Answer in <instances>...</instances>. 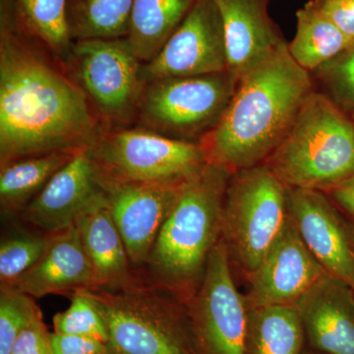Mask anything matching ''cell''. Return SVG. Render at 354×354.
<instances>
[{
    "mask_svg": "<svg viewBox=\"0 0 354 354\" xmlns=\"http://www.w3.org/2000/svg\"><path fill=\"white\" fill-rule=\"evenodd\" d=\"M12 6L2 0L0 160L77 153L99 140L86 95L20 39Z\"/></svg>",
    "mask_w": 354,
    "mask_h": 354,
    "instance_id": "cell-1",
    "label": "cell"
},
{
    "mask_svg": "<svg viewBox=\"0 0 354 354\" xmlns=\"http://www.w3.org/2000/svg\"><path fill=\"white\" fill-rule=\"evenodd\" d=\"M311 88L309 71L293 59L286 43L248 70L202 142L209 164L232 174L264 164L286 136Z\"/></svg>",
    "mask_w": 354,
    "mask_h": 354,
    "instance_id": "cell-2",
    "label": "cell"
},
{
    "mask_svg": "<svg viewBox=\"0 0 354 354\" xmlns=\"http://www.w3.org/2000/svg\"><path fill=\"white\" fill-rule=\"evenodd\" d=\"M232 174L213 164L183 184L141 274L184 304L201 286L221 239L225 191Z\"/></svg>",
    "mask_w": 354,
    "mask_h": 354,
    "instance_id": "cell-3",
    "label": "cell"
},
{
    "mask_svg": "<svg viewBox=\"0 0 354 354\" xmlns=\"http://www.w3.org/2000/svg\"><path fill=\"white\" fill-rule=\"evenodd\" d=\"M288 189L329 190L354 176V124L328 95L311 92L264 162Z\"/></svg>",
    "mask_w": 354,
    "mask_h": 354,
    "instance_id": "cell-4",
    "label": "cell"
},
{
    "mask_svg": "<svg viewBox=\"0 0 354 354\" xmlns=\"http://www.w3.org/2000/svg\"><path fill=\"white\" fill-rule=\"evenodd\" d=\"M82 291L106 324L109 354H195L186 304L143 274L125 288Z\"/></svg>",
    "mask_w": 354,
    "mask_h": 354,
    "instance_id": "cell-5",
    "label": "cell"
},
{
    "mask_svg": "<svg viewBox=\"0 0 354 354\" xmlns=\"http://www.w3.org/2000/svg\"><path fill=\"white\" fill-rule=\"evenodd\" d=\"M290 220L288 189L265 164L230 176L221 241L234 278L252 276Z\"/></svg>",
    "mask_w": 354,
    "mask_h": 354,
    "instance_id": "cell-6",
    "label": "cell"
},
{
    "mask_svg": "<svg viewBox=\"0 0 354 354\" xmlns=\"http://www.w3.org/2000/svg\"><path fill=\"white\" fill-rule=\"evenodd\" d=\"M90 153L100 178L167 187L183 186L209 164L202 143L140 130L106 135Z\"/></svg>",
    "mask_w": 354,
    "mask_h": 354,
    "instance_id": "cell-7",
    "label": "cell"
},
{
    "mask_svg": "<svg viewBox=\"0 0 354 354\" xmlns=\"http://www.w3.org/2000/svg\"><path fill=\"white\" fill-rule=\"evenodd\" d=\"M234 279L221 239L201 286L186 304L195 354H244L248 308Z\"/></svg>",
    "mask_w": 354,
    "mask_h": 354,
    "instance_id": "cell-8",
    "label": "cell"
},
{
    "mask_svg": "<svg viewBox=\"0 0 354 354\" xmlns=\"http://www.w3.org/2000/svg\"><path fill=\"white\" fill-rule=\"evenodd\" d=\"M237 80L230 72L152 81L142 101V115L160 129L188 134L218 123Z\"/></svg>",
    "mask_w": 354,
    "mask_h": 354,
    "instance_id": "cell-9",
    "label": "cell"
},
{
    "mask_svg": "<svg viewBox=\"0 0 354 354\" xmlns=\"http://www.w3.org/2000/svg\"><path fill=\"white\" fill-rule=\"evenodd\" d=\"M228 71L225 32L214 0H195L160 53L142 70V78L209 75Z\"/></svg>",
    "mask_w": 354,
    "mask_h": 354,
    "instance_id": "cell-10",
    "label": "cell"
},
{
    "mask_svg": "<svg viewBox=\"0 0 354 354\" xmlns=\"http://www.w3.org/2000/svg\"><path fill=\"white\" fill-rule=\"evenodd\" d=\"M74 57L86 93L104 115L127 118L138 99V58L127 38L80 39Z\"/></svg>",
    "mask_w": 354,
    "mask_h": 354,
    "instance_id": "cell-11",
    "label": "cell"
},
{
    "mask_svg": "<svg viewBox=\"0 0 354 354\" xmlns=\"http://www.w3.org/2000/svg\"><path fill=\"white\" fill-rule=\"evenodd\" d=\"M288 213L324 270L354 290V223L325 192L288 189Z\"/></svg>",
    "mask_w": 354,
    "mask_h": 354,
    "instance_id": "cell-12",
    "label": "cell"
},
{
    "mask_svg": "<svg viewBox=\"0 0 354 354\" xmlns=\"http://www.w3.org/2000/svg\"><path fill=\"white\" fill-rule=\"evenodd\" d=\"M327 274L290 218L283 234L246 281L247 308L297 306Z\"/></svg>",
    "mask_w": 354,
    "mask_h": 354,
    "instance_id": "cell-13",
    "label": "cell"
},
{
    "mask_svg": "<svg viewBox=\"0 0 354 354\" xmlns=\"http://www.w3.org/2000/svg\"><path fill=\"white\" fill-rule=\"evenodd\" d=\"M99 178L130 262L141 272L153 244L174 206L179 187L115 183Z\"/></svg>",
    "mask_w": 354,
    "mask_h": 354,
    "instance_id": "cell-14",
    "label": "cell"
},
{
    "mask_svg": "<svg viewBox=\"0 0 354 354\" xmlns=\"http://www.w3.org/2000/svg\"><path fill=\"white\" fill-rule=\"evenodd\" d=\"M99 189L90 149L79 151L21 212L23 220L44 234L59 232L74 225L81 209Z\"/></svg>",
    "mask_w": 354,
    "mask_h": 354,
    "instance_id": "cell-15",
    "label": "cell"
},
{
    "mask_svg": "<svg viewBox=\"0 0 354 354\" xmlns=\"http://www.w3.org/2000/svg\"><path fill=\"white\" fill-rule=\"evenodd\" d=\"M48 234V246L38 262L15 281L1 285L35 299L97 288L94 270L76 225Z\"/></svg>",
    "mask_w": 354,
    "mask_h": 354,
    "instance_id": "cell-16",
    "label": "cell"
},
{
    "mask_svg": "<svg viewBox=\"0 0 354 354\" xmlns=\"http://www.w3.org/2000/svg\"><path fill=\"white\" fill-rule=\"evenodd\" d=\"M305 341L314 351L354 354V290L327 274L297 306Z\"/></svg>",
    "mask_w": 354,
    "mask_h": 354,
    "instance_id": "cell-17",
    "label": "cell"
},
{
    "mask_svg": "<svg viewBox=\"0 0 354 354\" xmlns=\"http://www.w3.org/2000/svg\"><path fill=\"white\" fill-rule=\"evenodd\" d=\"M220 11L228 72L239 80L286 44L269 15L272 0H214Z\"/></svg>",
    "mask_w": 354,
    "mask_h": 354,
    "instance_id": "cell-18",
    "label": "cell"
},
{
    "mask_svg": "<svg viewBox=\"0 0 354 354\" xmlns=\"http://www.w3.org/2000/svg\"><path fill=\"white\" fill-rule=\"evenodd\" d=\"M74 225L94 270L97 288L118 290L138 281L141 272L130 262L101 187L81 209Z\"/></svg>",
    "mask_w": 354,
    "mask_h": 354,
    "instance_id": "cell-19",
    "label": "cell"
},
{
    "mask_svg": "<svg viewBox=\"0 0 354 354\" xmlns=\"http://www.w3.org/2000/svg\"><path fill=\"white\" fill-rule=\"evenodd\" d=\"M305 342L297 307L248 309L244 354H304Z\"/></svg>",
    "mask_w": 354,
    "mask_h": 354,
    "instance_id": "cell-20",
    "label": "cell"
},
{
    "mask_svg": "<svg viewBox=\"0 0 354 354\" xmlns=\"http://www.w3.org/2000/svg\"><path fill=\"white\" fill-rule=\"evenodd\" d=\"M195 0H134L127 41L140 62L160 53Z\"/></svg>",
    "mask_w": 354,
    "mask_h": 354,
    "instance_id": "cell-21",
    "label": "cell"
},
{
    "mask_svg": "<svg viewBox=\"0 0 354 354\" xmlns=\"http://www.w3.org/2000/svg\"><path fill=\"white\" fill-rule=\"evenodd\" d=\"M297 34L288 48L307 71H315L354 44L319 10L314 0L297 11Z\"/></svg>",
    "mask_w": 354,
    "mask_h": 354,
    "instance_id": "cell-22",
    "label": "cell"
},
{
    "mask_svg": "<svg viewBox=\"0 0 354 354\" xmlns=\"http://www.w3.org/2000/svg\"><path fill=\"white\" fill-rule=\"evenodd\" d=\"M76 153L53 152L15 160L1 167L0 201L2 211L22 212Z\"/></svg>",
    "mask_w": 354,
    "mask_h": 354,
    "instance_id": "cell-23",
    "label": "cell"
},
{
    "mask_svg": "<svg viewBox=\"0 0 354 354\" xmlns=\"http://www.w3.org/2000/svg\"><path fill=\"white\" fill-rule=\"evenodd\" d=\"M134 0H68L71 38H127Z\"/></svg>",
    "mask_w": 354,
    "mask_h": 354,
    "instance_id": "cell-24",
    "label": "cell"
},
{
    "mask_svg": "<svg viewBox=\"0 0 354 354\" xmlns=\"http://www.w3.org/2000/svg\"><path fill=\"white\" fill-rule=\"evenodd\" d=\"M28 31L48 48L62 53L69 48L68 0H9Z\"/></svg>",
    "mask_w": 354,
    "mask_h": 354,
    "instance_id": "cell-25",
    "label": "cell"
},
{
    "mask_svg": "<svg viewBox=\"0 0 354 354\" xmlns=\"http://www.w3.org/2000/svg\"><path fill=\"white\" fill-rule=\"evenodd\" d=\"M50 234L19 232L8 235L0 245V281L8 283L38 262L48 246Z\"/></svg>",
    "mask_w": 354,
    "mask_h": 354,
    "instance_id": "cell-26",
    "label": "cell"
},
{
    "mask_svg": "<svg viewBox=\"0 0 354 354\" xmlns=\"http://www.w3.org/2000/svg\"><path fill=\"white\" fill-rule=\"evenodd\" d=\"M68 308L53 317L55 333L92 337L106 344V324L92 299L82 290L71 293Z\"/></svg>",
    "mask_w": 354,
    "mask_h": 354,
    "instance_id": "cell-27",
    "label": "cell"
},
{
    "mask_svg": "<svg viewBox=\"0 0 354 354\" xmlns=\"http://www.w3.org/2000/svg\"><path fill=\"white\" fill-rule=\"evenodd\" d=\"M39 312L35 298L0 285V354H11L18 335Z\"/></svg>",
    "mask_w": 354,
    "mask_h": 354,
    "instance_id": "cell-28",
    "label": "cell"
},
{
    "mask_svg": "<svg viewBox=\"0 0 354 354\" xmlns=\"http://www.w3.org/2000/svg\"><path fill=\"white\" fill-rule=\"evenodd\" d=\"M315 71L330 99L342 111L354 113V44Z\"/></svg>",
    "mask_w": 354,
    "mask_h": 354,
    "instance_id": "cell-29",
    "label": "cell"
},
{
    "mask_svg": "<svg viewBox=\"0 0 354 354\" xmlns=\"http://www.w3.org/2000/svg\"><path fill=\"white\" fill-rule=\"evenodd\" d=\"M11 354H53L51 333L44 322L41 311L18 335Z\"/></svg>",
    "mask_w": 354,
    "mask_h": 354,
    "instance_id": "cell-30",
    "label": "cell"
},
{
    "mask_svg": "<svg viewBox=\"0 0 354 354\" xmlns=\"http://www.w3.org/2000/svg\"><path fill=\"white\" fill-rule=\"evenodd\" d=\"M321 11L354 43V0H314Z\"/></svg>",
    "mask_w": 354,
    "mask_h": 354,
    "instance_id": "cell-31",
    "label": "cell"
},
{
    "mask_svg": "<svg viewBox=\"0 0 354 354\" xmlns=\"http://www.w3.org/2000/svg\"><path fill=\"white\" fill-rule=\"evenodd\" d=\"M53 354H109L104 342L81 335L51 333Z\"/></svg>",
    "mask_w": 354,
    "mask_h": 354,
    "instance_id": "cell-32",
    "label": "cell"
},
{
    "mask_svg": "<svg viewBox=\"0 0 354 354\" xmlns=\"http://www.w3.org/2000/svg\"><path fill=\"white\" fill-rule=\"evenodd\" d=\"M325 193L354 223V176L333 186Z\"/></svg>",
    "mask_w": 354,
    "mask_h": 354,
    "instance_id": "cell-33",
    "label": "cell"
},
{
    "mask_svg": "<svg viewBox=\"0 0 354 354\" xmlns=\"http://www.w3.org/2000/svg\"><path fill=\"white\" fill-rule=\"evenodd\" d=\"M304 354H326V353H318V351H304Z\"/></svg>",
    "mask_w": 354,
    "mask_h": 354,
    "instance_id": "cell-34",
    "label": "cell"
}]
</instances>
